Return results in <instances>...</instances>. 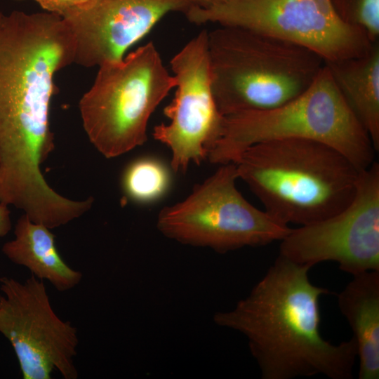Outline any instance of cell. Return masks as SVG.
Wrapping results in <instances>:
<instances>
[{"instance_id": "cell-11", "label": "cell", "mask_w": 379, "mask_h": 379, "mask_svg": "<svg viewBox=\"0 0 379 379\" xmlns=\"http://www.w3.org/2000/svg\"><path fill=\"white\" fill-rule=\"evenodd\" d=\"M175 79V93L164 108L167 124L153 128L155 140L171 152L174 173H185L191 164L199 165L220 137L223 116L212 91L208 32L202 30L170 61Z\"/></svg>"}, {"instance_id": "cell-15", "label": "cell", "mask_w": 379, "mask_h": 379, "mask_svg": "<svg viewBox=\"0 0 379 379\" xmlns=\"http://www.w3.org/2000/svg\"><path fill=\"white\" fill-rule=\"evenodd\" d=\"M339 91L379 149V44L364 54L325 62Z\"/></svg>"}, {"instance_id": "cell-5", "label": "cell", "mask_w": 379, "mask_h": 379, "mask_svg": "<svg viewBox=\"0 0 379 379\" xmlns=\"http://www.w3.org/2000/svg\"><path fill=\"white\" fill-rule=\"evenodd\" d=\"M310 140L329 145L357 168H368L375 149L324 64L310 86L275 108L224 116L221 135L208 156L214 164L234 163L249 147L278 139Z\"/></svg>"}, {"instance_id": "cell-14", "label": "cell", "mask_w": 379, "mask_h": 379, "mask_svg": "<svg viewBox=\"0 0 379 379\" xmlns=\"http://www.w3.org/2000/svg\"><path fill=\"white\" fill-rule=\"evenodd\" d=\"M14 234V239L1 248L13 263L25 267L41 280L48 281L60 292L72 289L80 283L82 273L63 260L51 229L34 222L23 213L16 222Z\"/></svg>"}, {"instance_id": "cell-3", "label": "cell", "mask_w": 379, "mask_h": 379, "mask_svg": "<svg viewBox=\"0 0 379 379\" xmlns=\"http://www.w3.org/2000/svg\"><path fill=\"white\" fill-rule=\"evenodd\" d=\"M234 164L239 179L267 213L284 224L300 226L346 207L355 195L361 172L335 148L295 138L255 144Z\"/></svg>"}, {"instance_id": "cell-18", "label": "cell", "mask_w": 379, "mask_h": 379, "mask_svg": "<svg viewBox=\"0 0 379 379\" xmlns=\"http://www.w3.org/2000/svg\"><path fill=\"white\" fill-rule=\"evenodd\" d=\"M44 9L60 15L67 11L81 6L88 0H34Z\"/></svg>"}, {"instance_id": "cell-4", "label": "cell", "mask_w": 379, "mask_h": 379, "mask_svg": "<svg viewBox=\"0 0 379 379\" xmlns=\"http://www.w3.org/2000/svg\"><path fill=\"white\" fill-rule=\"evenodd\" d=\"M208 52L212 91L223 117L290 101L325 64L304 46L232 26L208 32Z\"/></svg>"}, {"instance_id": "cell-12", "label": "cell", "mask_w": 379, "mask_h": 379, "mask_svg": "<svg viewBox=\"0 0 379 379\" xmlns=\"http://www.w3.org/2000/svg\"><path fill=\"white\" fill-rule=\"evenodd\" d=\"M190 0H88L61 16L75 41V63L90 67L118 61L166 14L184 13Z\"/></svg>"}, {"instance_id": "cell-6", "label": "cell", "mask_w": 379, "mask_h": 379, "mask_svg": "<svg viewBox=\"0 0 379 379\" xmlns=\"http://www.w3.org/2000/svg\"><path fill=\"white\" fill-rule=\"evenodd\" d=\"M175 85L152 41L100 65L79 105L91 144L107 159L142 145L150 117Z\"/></svg>"}, {"instance_id": "cell-13", "label": "cell", "mask_w": 379, "mask_h": 379, "mask_svg": "<svg viewBox=\"0 0 379 379\" xmlns=\"http://www.w3.org/2000/svg\"><path fill=\"white\" fill-rule=\"evenodd\" d=\"M338 295V305L353 332L359 379L379 378V270L366 271Z\"/></svg>"}, {"instance_id": "cell-2", "label": "cell", "mask_w": 379, "mask_h": 379, "mask_svg": "<svg viewBox=\"0 0 379 379\" xmlns=\"http://www.w3.org/2000/svg\"><path fill=\"white\" fill-rule=\"evenodd\" d=\"M310 269L279 255L246 298L213 316L247 338L262 379L353 377L356 342L333 345L321 336L319 298L329 291L310 282Z\"/></svg>"}, {"instance_id": "cell-20", "label": "cell", "mask_w": 379, "mask_h": 379, "mask_svg": "<svg viewBox=\"0 0 379 379\" xmlns=\"http://www.w3.org/2000/svg\"><path fill=\"white\" fill-rule=\"evenodd\" d=\"M194 5L207 6L215 3H218L225 0H190Z\"/></svg>"}, {"instance_id": "cell-10", "label": "cell", "mask_w": 379, "mask_h": 379, "mask_svg": "<svg viewBox=\"0 0 379 379\" xmlns=\"http://www.w3.org/2000/svg\"><path fill=\"white\" fill-rule=\"evenodd\" d=\"M279 255L310 268L324 261L338 263L356 275L379 270V164L361 171L355 195L338 213L302 225L281 240Z\"/></svg>"}, {"instance_id": "cell-17", "label": "cell", "mask_w": 379, "mask_h": 379, "mask_svg": "<svg viewBox=\"0 0 379 379\" xmlns=\"http://www.w3.org/2000/svg\"><path fill=\"white\" fill-rule=\"evenodd\" d=\"M338 17L362 29L372 41H378L379 0H330Z\"/></svg>"}, {"instance_id": "cell-9", "label": "cell", "mask_w": 379, "mask_h": 379, "mask_svg": "<svg viewBox=\"0 0 379 379\" xmlns=\"http://www.w3.org/2000/svg\"><path fill=\"white\" fill-rule=\"evenodd\" d=\"M0 333L11 345L24 379H50L53 370L77 379L79 338L54 312L43 280L0 278Z\"/></svg>"}, {"instance_id": "cell-16", "label": "cell", "mask_w": 379, "mask_h": 379, "mask_svg": "<svg viewBox=\"0 0 379 379\" xmlns=\"http://www.w3.org/2000/svg\"><path fill=\"white\" fill-rule=\"evenodd\" d=\"M171 168L154 157H142L130 162L124 170L121 185L127 199L149 204L162 199L172 183Z\"/></svg>"}, {"instance_id": "cell-7", "label": "cell", "mask_w": 379, "mask_h": 379, "mask_svg": "<svg viewBox=\"0 0 379 379\" xmlns=\"http://www.w3.org/2000/svg\"><path fill=\"white\" fill-rule=\"evenodd\" d=\"M236 165L220 167L183 200L163 208L157 227L166 237L225 253L282 240L288 225L249 203L237 187Z\"/></svg>"}, {"instance_id": "cell-1", "label": "cell", "mask_w": 379, "mask_h": 379, "mask_svg": "<svg viewBox=\"0 0 379 379\" xmlns=\"http://www.w3.org/2000/svg\"><path fill=\"white\" fill-rule=\"evenodd\" d=\"M75 41L55 13H0V180L32 187L55 149V74L74 62Z\"/></svg>"}, {"instance_id": "cell-19", "label": "cell", "mask_w": 379, "mask_h": 379, "mask_svg": "<svg viewBox=\"0 0 379 379\" xmlns=\"http://www.w3.org/2000/svg\"><path fill=\"white\" fill-rule=\"evenodd\" d=\"M8 206L0 203V237H5L12 227L11 211Z\"/></svg>"}, {"instance_id": "cell-8", "label": "cell", "mask_w": 379, "mask_h": 379, "mask_svg": "<svg viewBox=\"0 0 379 379\" xmlns=\"http://www.w3.org/2000/svg\"><path fill=\"white\" fill-rule=\"evenodd\" d=\"M185 14L194 24L241 27L304 46L325 62L361 55L375 42L344 23L330 0H225L192 5Z\"/></svg>"}]
</instances>
